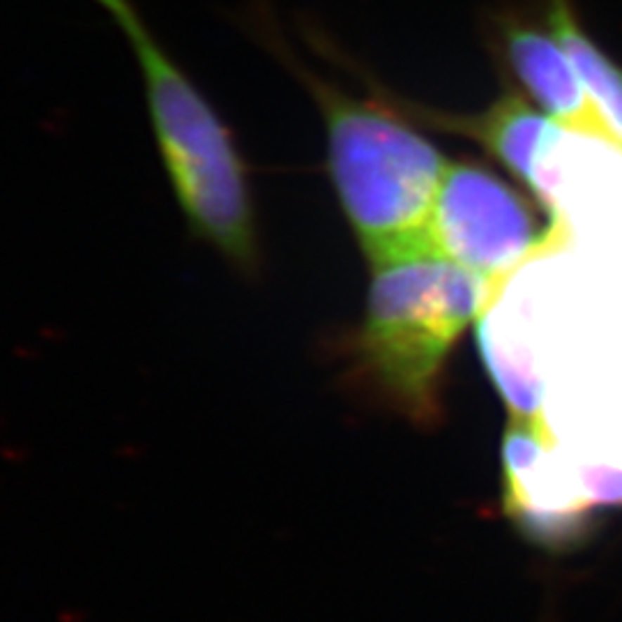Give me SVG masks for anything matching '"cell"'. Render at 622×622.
Instances as JSON below:
<instances>
[{
    "mask_svg": "<svg viewBox=\"0 0 622 622\" xmlns=\"http://www.w3.org/2000/svg\"><path fill=\"white\" fill-rule=\"evenodd\" d=\"M240 21L316 102L328 143V171L339 205L367 259L429 238V217L447 162L383 97H355L302 63L265 0L242 3Z\"/></svg>",
    "mask_w": 622,
    "mask_h": 622,
    "instance_id": "6da1fadb",
    "label": "cell"
},
{
    "mask_svg": "<svg viewBox=\"0 0 622 622\" xmlns=\"http://www.w3.org/2000/svg\"><path fill=\"white\" fill-rule=\"evenodd\" d=\"M120 28L143 83L157 150L192 233L245 277L261 270L256 198L233 129L169 53L134 0H93Z\"/></svg>",
    "mask_w": 622,
    "mask_h": 622,
    "instance_id": "7a4b0ae2",
    "label": "cell"
},
{
    "mask_svg": "<svg viewBox=\"0 0 622 622\" xmlns=\"http://www.w3.org/2000/svg\"><path fill=\"white\" fill-rule=\"evenodd\" d=\"M369 263L371 288L355 353L389 401L429 422L447 355L491 295L431 238L392 247Z\"/></svg>",
    "mask_w": 622,
    "mask_h": 622,
    "instance_id": "3957f363",
    "label": "cell"
},
{
    "mask_svg": "<svg viewBox=\"0 0 622 622\" xmlns=\"http://www.w3.org/2000/svg\"><path fill=\"white\" fill-rule=\"evenodd\" d=\"M429 238L482 281L491 297L510 272L553 240L517 189L472 162L447 164L431 207Z\"/></svg>",
    "mask_w": 622,
    "mask_h": 622,
    "instance_id": "277c9868",
    "label": "cell"
},
{
    "mask_svg": "<svg viewBox=\"0 0 622 622\" xmlns=\"http://www.w3.org/2000/svg\"><path fill=\"white\" fill-rule=\"evenodd\" d=\"M503 475L505 512L526 535L551 546L583 535L590 503L576 470L558 459L539 417L512 415L503 443Z\"/></svg>",
    "mask_w": 622,
    "mask_h": 622,
    "instance_id": "5b68a950",
    "label": "cell"
},
{
    "mask_svg": "<svg viewBox=\"0 0 622 622\" xmlns=\"http://www.w3.org/2000/svg\"><path fill=\"white\" fill-rule=\"evenodd\" d=\"M503 46L521 86L555 124L571 134L600 138L620 148L553 32L546 35L526 23L507 21L503 28Z\"/></svg>",
    "mask_w": 622,
    "mask_h": 622,
    "instance_id": "8992f818",
    "label": "cell"
},
{
    "mask_svg": "<svg viewBox=\"0 0 622 622\" xmlns=\"http://www.w3.org/2000/svg\"><path fill=\"white\" fill-rule=\"evenodd\" d=\"M431 115V113H427ZM450 131H461L475 138L500 162L510 173L526 182L535 192L539 160L553 129L558 127L549 115L533 109L524 97L505 95L484 113L461 118V115H431Z\"/></svg>",
    "mask_w": 622,
    "mask_h": 622,
    "instance_id": "52a82bcc",
    "label": "cell"
},
{
    "mask_svg": "<svg viewBox=\"0 0 622 622\" xmlns=\"http://www.w3.org/2000/svg\"><path fill=\"white\" fill-rule=\"evenodd\" d=\"M549 26L622 150V67L581 28L569 0H549Z\"/></svg>",
    "mask_w": 622,
    "mask_h": 622,
    "instance_id": "ba28073f",
    "label": "cell"
}]
</instances>
